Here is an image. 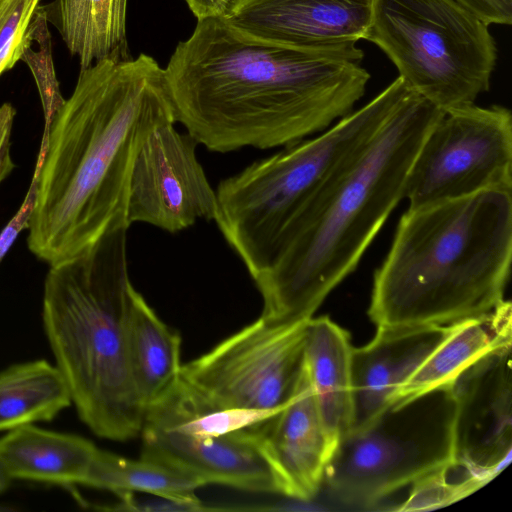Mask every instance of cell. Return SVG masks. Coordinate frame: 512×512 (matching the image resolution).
<instances>
[{"mask_svg": "<svg viewBox=\"0 0 512 512\" xmlns=\"http://www.w3.org/2000/svg\"><path fill=\"white\" fill-rule=\"evenodd\" d=\"M356 45L303 49L197 21L164 69L176 122L213 152L284 147L353 111L370 79Z\"/></svg>", "mask_w": 512, "mask_h": 512, "instance_id": "obj_1", "label": "cell"}, {"mask_svg": "<svg viewBox=\"0 0 512 512\" xmlns=\"http://www.w3.org/2000/svg\"><path fill=\"white\" fill-rule=\"evenodd\" d=\"M175 123L165 71L151 56L102 59L80 74L45 125L30 251L50 266L126 226L135 156L158 126Z\"/></svg>", "mask_w": 512, "mask_h": 512, "instance_id": "obj_2", "label": "cell"}, {"mask_svg": "<svg viewBox=\"0 0 512 512\" xmlns=\"http://www.w3.org/2000/svg\"><path fill=\"white\" fill-rule=\"evenodd\" d=\"M443 114L414 91L297 212L252 277L261 315L286 322L313 317L404 198L416 153Z\"/></svg>", "mask_w": 512, "mask_h": 512, "instance_id": "obj_3", "label": "cell"}, {"mask_svg": "<svg viewBox=\"0 0 512 512\" xmlns=\"http://www.w3.org/2000/svg\"><path fill=\"white\" fill-rule=\"evenodd\" d=\"M512 260V189L408 208L375 271L377 326H450L505 301Z\"/></svg>", "mask_w": 512, "mask_h": 512, "instance_id": "obj_4", "label": "cell"}, {"mask_svg": "<svg viewBox=\"0 0 512 512\" xmlns=\"http://www.w3.org/2000/svg\"><path fill=\"white\" fill-rule=\"evenodd\" d=\"M128 228L112 229L82 254L50 266L43 295L44 330L79 418L112 441L139 436L146 411L128 357L136 291L128 274Z\"/></svg>", "mask_w": 512, "mask_h": 512, "instance_id": "obj_5", "label": "cell"}, {"mask_svg": "<svg viewBox=\"0 0 512 512\" xmlns=\"http://www.w3.org/2000/svg\"><path fill=\"white\" fill-rule=\"evenodd\" d=\"M413 92L398 76L371 101L320 135L284 146L219 183L214 221L251 277L264 267L297 212Z\"/></svg>", "mask_w": 512, "mask_h": 512, "instance_id": "obj_6", "label": "cell"}, {"mask_svg": "<svg viewBox=\"0 0 512 512\" xmlns=\"http://www.w3.org/2000/svg\"><path fill=\"white\" fill-rule=\"evenodd\" d=\"M363 39L443 112L474 104L490 88L495 40L488 25L455 0H374Z\"/></svg>", "mask_w": 512, "mask_h": 512, "instance_id": "obj_7", "label": "cell"}, {"mask_svg": "<svg viewBox=\"0 0 512 512\" xmlns=\"http://www.w3.org/2000/svg\"><path fill=\"white\" fill-rule=\"evenodd\" d=\"M455 414L451 386L390 403L338 441L324 483L338 500L369 507L444 471L455 463Z\"/></svg>", "mask_w": 512, "mask_h": 512, "instance_id": "obj_8", "label": "cell"}, {"mask_svg": "<svg viewBox=\"0 0 512 512\" xmlns=\"http://www.w3.org/2000/svg\"><path fill=\"white\" fill-rule=\"evenodd\" d=\"M490 189H512V115L501 105L444 112L408 172V208Z\"/></svg>", "mask_w": 512, "mask_h": 512, "instance_id": "obj_9", "label": "cell"}, {"mask_svg": "<svg viewBox=\"0 0 512 512\" xmlns=\"http://www.w3.org/2000/svg\"><path fill=\"white\" fill-rule=\"evenodd\" d=\"M310 319L286 322L261 315L182 365L180 377L217 407L282 408L302 374Z\"/></svg>", "mask_w": 512, "mask_h": 512, "instance_id": "obj_10", "label": "cell"}, {"mask_svg": "<svg viewBox=\"0 0 512 512\" xmlns=\"http://www.w3.org/2000/svg\"><path fill=\"white\" fill-rule=\"evenodd\" d=\"M198 142L174 123L156 127L139 148L131 170L127 220L170 233L197 220H215L216 192L198 161Z\"/></svg>", "mask_w": 512, "mask_h": 512, "instance_id": "obj_11", "label": "cell"}, {"mask_svg": "<svg viewBox=\"0 0 512 512\" xmlns=\"http://www.w3.org/2000/svg\"><path fill=\"white\" fill-rule=\"evenodd\" d=\"M511 347L483 355L451 385L456 404L454 464L487 482L511 460Z\"/></svg>", "mask_w": 512, "mask_h": 512, "instance_id": "obj_12", "label": "cell"}, {"mask_svg": "<svg viewBox=\"0 0 512 512\" xmlns=\"http://www.w3.org/2000/svg\"><path fill=\"white\" fill-rule=\"evenodd\" d=\"M374 0H232L223 18L238 32L265 42L326 49L363 39Z\"/></svg>", "mask_w": 512, "mask_h": 512, "instance_id": "obj_13", "label": "cell"}, {"mask_svg": "<svg viewBox=\"0 0 512 512\" xmlns=\"http://www.w3.org/2000/svg\"><path fill=\"white\" fill-rule=\"evenodd\" d=\"M278 494L309 501L324 483L335 450L324 429L305 365L297 389L277 414L249 427Z\"/></svg>", "mask_w": 512, "mask_h": 512, "instance_id": "obj_14", "label": "cell"}, {"mask_svg": "<svg viewBox=\"0 0 512 512\" xmlns=\"http://www.w3.org/2000/svg\"><path fill=\"white\" fill-rule=\"evenodd\" d=\"M140 436V458L194 476L204 486L278 494L249 427L218 437H197L144 424Z\"/></svg>", "mask_w": 512, "mask_h": 512, "instance_id": "obj_15", "label": "cell"}, {"mask_svg": "<svg viewBox=\"0 0 512 512\" xmlns=\"http://www.w3.org/2000/svg\"><path fill=\"white\" fill-rule=\"evenodd\" d=\"M454 325L377 326L369 343L352 347L350 431L366 425L393 402L400 387L448 337Z\"/></svg>", "mask_w": 512, "mask_h": 512, "instance_id": "obj_16", "label": "cell"}, {"mask_svg": "<svg viewBox=\"0 0 512 512\" xmlns=\"http://www.w3.org/2000/svg\"><path fill=\"white\" fill-rule=\"evenodd\" d=\"M349 333L328 316L307 325L304 365L324 429L332 444L353 424V393Z\"/></svg>", "mask_w": 512, "mask_h": 512, "instance_id": "obj_17", "label": "cell"}, {"mask_svg": "<svg viewBox=\"0 0 512 512\" xmlns=\"http://www.w3.org/2000/svg\"><path fill=\"white\" fill-rule=\"evenodd\" d=\"M97 449L84 437L26 424L0 438V461L12 479L83 485Z\"/></svg>", "mask_w": 512, "mask_h": 512, "instance_id": "obj_18", "label": "cell"}, {"mask_svg": "<svg viewBox=\"0 0 512 512\" xmlns=\"http://www.w3.org/2000/svg\"><path fill=\"white\" fill-rule=\"evenodd\" d=\"M512 307L505 300L493 311L454 325L448 337L400 387L394 400L449 387L477 359L512 344Z\"/></svg>", "mask_w": 512, "mask_h": 512, "instance_id": "obj_19", "label": "cell"}, {"mask_svg": "<svg viewBox=\"0 0 512 512\" xmlns=\"http://www.w3.org/2000/svg\"><path fill=\"white\" fill-rule=\"evenodd\" d=\"M128 0H54L43 6L80 69L102 59L130 58L126 35Z\"/></svg>", "mask_w": 512, "mask_h": 512, "instance_id": "obj_20", "label": "cell"}, {"mask_svg": "<svg viewBox=\"0 0 512 512\" xmlns=\"http://www.w3.org/2000/svg\"><path fill=\"white\" fill-rule=\"evenodd\" d=\"M127 344L133 383L146 409L180 379L181 338L137 290L128 313Z\"/></svg>", "mask_w": 512, "mask_h": 512, "instance_id": "obj_21", "label": "cell"}, {"mask_svg": "<svg viewBox=\"0 0 512 512\" xmlns=\"http://www.w3.org/2000/svg\"><path fill=\"white\" fill-rule=\"evenodd\" d=\"M83 485L111 491L122 497L143 492L161 497L182 509L198 510L200 480L175 468L140 458L128 459L97 449Z\"/></svg>", "mask_w": 512, "mask_h": 512, "instance_id": "obj_22", "label": "cell"}, {"mask_svg": "<svg viewBox=\"0 0 512 512\" xmlns=\"http://www.w3.org/2000/svg\"><path fill=\"white\" fill-rule=\"evenodd\" d=\"M71 403L61 372L45 360L0 371V431L50 421Z\"/></svg>", "mask_w": 512, "mask_h": 512, "instance_id": "obj_23", "label": "cell"}, {"mask_svg": "<svg viewBox=\"0 0 512 512\" xmlns=\"http://www.w3.org/2000/svg\"><path fill=\"white\" fill-rule=\"evenodd\" d=\"M284 407H217L205 401L180 377L172 388L146 408L143 425L197 437H218L256 425Z\"/></svg>", "mask_w": 512, "mask_h": 512, "instance_id": "obj_24", "label": "cell"}, {"mask_svg": "<svg viewBox=\"0 0 512 512\" xmlns=\"http://www.w3.org/2000/svg\"><path fill=\"white\" fill-rule=\"evenodd\" d=\"M20 60L29 67L40 95L45 125L64 104L52 58V41L43 6L36 9L26 32Z\"/></svg>", "mask_w": 512, "mask_h": 512, "instance_id": "obj_25", "label": "cell"}, {"mask_svg": "<svg viewBox=\"0 0 512 512\" xmlns=\"http://www.w3.org/2000/svg\"><path fill=\"white\" fill-rule=\"evenodd\" d=\"M40 0H0V76L20 60Z\"/></svg>", "mask_w": 512, "mask_h": 512, "instance_id": "obj_26", "label": "cell"}, {"mask_svg": "<svg viewBox=\"0 0 512 512\" xmlns=\"http://www.w3.org/2000/svg\"><path fill=\"white\" fill-rule=\"evenodd\" d=\"M485 24L512 23V0H455Z\"/></svg>", "mask_w": 512, "mask_h": 512, "instance_id": "obj_27", "label": "cell"}, {"mask_svg": "<svg viewBox=\"0 0 512 512\" xmlns=\"http://www.w3.org/2000/svg\"><path fill=\"white\" fill-rule=\"evenodd\" d=\"M16 110L10 103L0 107V183L15 168L11 158V133Z\"/></svg>", "mask_w": 512, "mask_h": 512, "instance_id": "obj_28", "label": "cell"}, {"mask_svg": "<svg viewBox=\"0 0 512 512\" xmlns=\"http://www.w3.org/2000/svg\"><path fill=\"white\" fill-rule=\"evenodd\" d=\"M197 21L223 18L232 0H184Z\"/></svg>", "mask_w": 512, "mask_h": 512, "instance_id": "obj_29", "label": "cell"}, {"mask_svg": "<svg viewBox=\"0 0 512 512\" xmlns=\"http://www.w3.org/2000/svg\"><path fill=\"white\" fill-rule=\"evenodd\" d=\"M12 478L7 473L3 464L0 461V494L4 492L10 485Z\"/></svg>", "mask_w": 512, "mask_h": 512, "instance_id": "obj_30", "label": "cell"}]
</instances>
